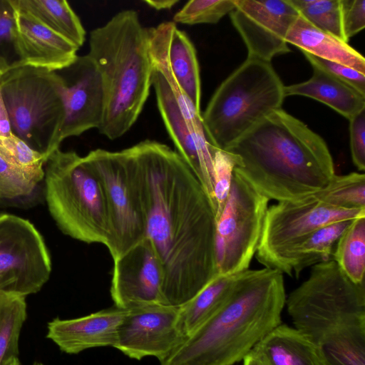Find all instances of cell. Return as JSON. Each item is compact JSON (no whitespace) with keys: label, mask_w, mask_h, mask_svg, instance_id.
Here are the masks:
<instances>
[{"label":"cell","mask_w":365,"mask_h":365,"mask_svg":"<svg viewBox=\"0 0 365 365\" xmlns=\"http://www.w3.org/2000/svg\"><path fill=\"white\" fill-rule=\"evenodd\" d=\"M26 317L25 297L0 293V365L19 359V340Z\"/></svg>","instance_id":"27"},{"label":"cell","mask_w":365,"mask_h":365,"mask_svg":"<svg viewBox=\"0 0 365 365\" xmlns=\"http://www.w3.org/2000/svg\"><path fill=\"white\" fill-rule=\"evenodd\" d=\"M239 273L217 274L194 297L179 307L178 325L187 339L224 304L235 286Z\"/></svg>","instance_id":"25"},{"label":"cell","mask_w":365,"mask_h":365,"mask_svg":"<svg viewBox=\"0 0 365 365\" xmlns=\"http://www.w3.org/2000/svg\"><path fill=\"white\" fill-rule=\"evenodd\" d=\"M152 87L158 108L176 152L190 168L209 197L215 212L212 160L215 150L205 134L200 111L178 86L153 69Z\"/></svg>","instance_id":"12"},{"label":"cell","mask_w":365,"mask_h":365,"mask_svg":"<svg viewBox=\"0 0 365 365\" xmlns=\"http://www.w3.org/2000/svg\"><path fill=\"white\" fill-rule=\"evenodd\" d=\"M12 133L9 117L0 86V138L10 136Z\"/></svg>","instance_id":"39"},{"label":"cell","mask_w":365,"mask_h":365,"mask_svg":"<svg viewBox=\"0 0 365 365\" xmlns=\"http://www.w3.org/2000/svg\"><path fill=\"white\" fill-rule=\"evenodd\" d=\"M269 202L233 173L228 197L216 221L217 274H233L249 269L261 239Z\"/></svg>","instance_id":"9"},{"label":"cell","mask_w":365,"mask_h":365,"mask_svg":"<svg viewBox=\"0 0 365 365\" xmlns=\"http://www.w3.org/2000/svg\"><path fill=\"white\" fill-rule=\"evenodd\" d=\"M225 150L236 157L234 173L277 202L312 196L335 175L324 140L282 108Z\"/></svg>","instance_id":"2"},{"label":"cell","mask_w":365,"mask_h":365,"mask_svg":"<svg viewBox=\"0 0 365 365\" xmlns=\"http://www.w3.org/2000/svg\"><path fill=\"white\" fill-rule=\"evenodd\" d=\"M9 65L6 58L0 55V78L9 68Z\"/></svg>","instance_id":"42"},{"label":"cell","mask_w":365,"mask_h":365,"mask_svg":"<svg viewBox=\"0 0 365 365\" xmlns=\"http://www.w3.org/2000/svg\"><path fill=\"white\" fill-rule=\"evenodd\" d=\"M178 314L179 307L163 304L127 309L114 348L131 359L154 356L161 362L187 339L180 329Z\"/></svg>","instance_id":"15"},{"label":"cell","mask_w":365,"mask_h":365,"mask_svg":"<svg viewBox=\"0 0 365 365\" xmlns=\"http://www.w3.org/2000/svg\"><path fill=\"white\" fill-rule=\"evenodd\" d=\"M289 1L312 25L346 42L342 31L340 0Z\"/></svg>","instance_id":"30"},{"label":"cell","mask_w":365,"mask_h":365,"mask_svg":"<svg viewBox=\"0 0 365 365\" xmlns=\"http://www.w3.org/2000/svg\"><path fill=\"white\" fill-rule=\"evenodd\" d=\"M43 179L44 170L23 169L0 156V201H13L31 195Z\"/></svg>","instance_id":"31"},{"label":"cell","mask_w":365,"mask_h":365,"mask_svg":"<svg viewBox=\"0 0 365 365\" xmlns=\"http://www.w3.org/2000/svg\"><path fill=\"white\" fill-rule=\"evenodd\" d=\"M285 306L324 365H365V282H354L331 259L312 267Z\"/></svg>","instance_id":"4"},{"label":"cell","mask_w":365,"mask_h":365,"mask_svg":"<svg viewBox=\"0 0 365 365\" xmlns=\"http://www.w3.org/2000/svg\"><path fill=\"white\" fill-rule=\"evenodd\" d=\"M113 263L110 295L116 307L163 304V272L147 238Z\"/></svg>","instance_id":"18"},{"label":"cell","mask_w":365,"mask_h":365,"mask_svg":"<svg viewBox=\"0 0 365 365\" xmlns=\"http://www.w3.org/2000/svg\"><path fill=\"white\" fill-rule=\"evenodd\" d=\"M0 86L12 133L48 158L61 143L66 115L62 76L15 61L0 78Z\"/></svg>","instance_id":"8"},{"label":"cell","mask_w":365,"mask_h":365,"mask_svg":"<svg viewBox=\"0 0 365 365\" xmlns=\"http://www.w3.org/2000/svg\"><path fill=\"white\" fill-rule=\"evenodd\" d=\"M312 67L319 68L365 96V74L342 64L302 52Z\"/></svg>","instance_id":"35"},{"label":"cell","mask_w":365,"mask_h":365,"mask_svg":"<svg viewBox=\"0 0 365 365\" xmlns=\"http://www.w3.org/2000/svg\"><path fill=\"white\" fill-rule=\"evenodd\" d=\"M126 312L115 306L79 318H56L48 323L46 337L70 354L91 348L114 347Z\"/></svg>","instance_id":"20"},{"label":"cell","mask_w":365,"mask_h":365,"mask_svg":"<svg viewBox=\"0 0 365 365\" xmlns=\"http://www.w3.org/2000/svg\"><path fill=\"white\" fill-rule=\"evenodd\" d=\"M11 365H21L20 361L19 359L16 360ZM33 365H43L41 362L36 361L34 363Z\"/></svg>","instance_id":"43"},{"label":"cell","mask_w":365,"mask_h":365,"mask_svg":"<svg viewBox=\"0 0 365 365\" xmlns=\"http://www.w3.org/2000/svg\"><path fill=\"white\" fill-rule=\"evenodd\" d=\"M237 159L234 154L216 148L212 160L213 195L216 221L228 197Z\"/></svg>","instance_id":"33"},{"label":"cell","mask_w":365,"mask_h":365,"mask_svg":"<svg viewBox=\"0 0 365 365\" xmlns=\"http://www.w3.org/2000/svg\"><path fill=\"white\" fill-rule=\"evenodd\" d=\"M52 269L45 241L28 220L0 215V293L26 297L39 292Z\"/></svg>","instance_id":"13"},{"label":"cell","mask_w":365,"mask_h":365,"mask_svg":"<svg viewBox=\"0 0 365 365\" xmlns=\"http://www.w3.org/2000/svg\"><path fill=\"white\" fill-rule=\"evenodd\" d=\"M283 274L263 267L240 272L221 308L161 365H233L282 324Z\"/></svg>","instance_id":"3"},{"label":"cell","mask_w":365,"mask_h":365,"mask_svg":"<svg viewBox=\"0 0 365 365\" xmlns=\"http://www.w3.org/2000/svg\"><path fill=\"white\" fill-rule=\"evenodd\" d=\"M148 53L152 68L175 83L200 111L201 83L195 48L173 21L147 28Z\"/></svg>","instance_id":"17"},{"label":"cell","mask_w":365,"mask_h":365,"mask_svg":"<svg viewBox=\"0 0 365 365\" xmlns=\"http://www.w3.org/2000/svg\"><path fill=\"white\" fill-rule=\"evenodd\" d=\"M312 68L313 74L309 80L284 86L285 97L302 96L313 98L348 120L365 109V96L328 73Z\"/></svg>","instance_id":"23"},{"label":"cell","mask_w":365,"mask_h":365,"mask_svg":"<svg viewBox=\"0 0 365 365\" xmlns=\"http://www.w3.org/2000/svg\"><path fill=\"white\" fill-rule=\"evenodd\" d=\"M286 41L314 56L338 63L365 74L364 57L348 43L324 32L300 15L292 24Z\"/></svg>","instance_id":"21"},{"label":"cell","mask_w":365,"mask_h":365,"mask_svg":"<svg viewBox=\"0 0 365 365\" xmlns=\"http://www.w3.org/2000/svg\"><path fill=\"white\" fill-rule=\"evenodd\" d=\"M43 25L71 41L78 48L86 40V31L78 16L66 0H11Z\"/></svg>","instance_id":"26"},{"label":"cell","mask_w":365,"mask_h":365,"mask_svg":"<svg viewBox=\"0 0 365 365\" xmlns=\"http://www.w3.org/2000/svg\"><path fill=\"white\" fill-rule=\"evenodd\" d=\"M332 259L354 282H365V216L351 220L336 244Z\"/></svg>","instance_id":"28"},{"label":"cell","mask_w":365,"mask_h":365,"mask_svg":"<svg viewBox=\"0 0 365 365\" xmlns=\"http://www.w3.org/2000/svg\"><path fill=\"white\" fill-rule=\"evenodd\" d=\"M12 6L15 17L12 44L20 64L57 72L75 61L79 48L28 12Z\"/></svg>","instance_id":"19"},{"label":"cell","mask_w":365,"mask_h":365,"mask_svg":"<svg viewBox=\"0 0 365 365\" xmlns=\"http://www.w3.org/2000/svg\"><path fill=\"white\" fill-rule=\"evenodd\" d=\"M252 351L267 365H324L317 346L287 324L273 329Z\"/></svg>","instance_id":"22"},{"label":"cell","mask_w":365,"mask_h":365,"mask_svg":"<svg viewBox=\"0 0 365 365\" xmlns=\"http://www.w3.org/2000/svg\"><path fill=\"white\" fill-rule=\"evenodd\" d=\"M84 158L103 190L110 225L106 247L115 260L146 237L138 190L123 150L109 151L99 148L91 150Z\"/></svg>","instance_id":"10"},{"label":"cell","mask_w":365,"mask_h":365,"mask_svg":"<svg viewBox=\"0 0 365 365\" xmlns=\"http://www.w3.org/2000/svg\"><path fill=\"white\" fill-rule=\"evenodd\" d=\"M321 202L341 210H365V175L353 172L332 178L329 184L314 195Z\"/></svg>","instance_id":"29"},{"label":"cell","mask_w":365,"mask_h":365,"mask_svg":"<svg viewBox=\"0 0 365 365\" xmlns=\"http://www.w3.org/2000/svg\"><path fill=\"white\" fill-rule=\"evenodd\" d=\"M143 3L146 4L148 6L158 10H166L172 9L177 4L178 0H144Z\"/></svg>","instance_id":"40"},{"label":"cell","mask_w":365,"mask_h":365,"mask_svg":"<svg viewBox=\"0 0 365 365\" xmlns=\"http://www.w3.org/2000/svg\"><path fill=\"white\" fill-rule=\"evenodd\" d=\"M284 86L271 62L247 58L216 89L201 114L210 143L225 150L282 108Z\"/></svg>","instance_id":"6"},{"label":"cell","mask_w":365,"mask_h":365,"mask_svg":"<svg viewBox=\"0 0 365 365\" xmlns=\"http://www.w3.org/2000/svg\"><path fill=\"white\" fill-rule=\"evenodd\" d=\"M43 180L48 209L60 230L107 247L110 225L103 190L84 156L56 149L45 163Z\"/></svg>","instance_id":"7"},{"label":"cell","mask_w":365,"mask_h":365,"mask_svg":"<svg viewBox=\"0 0 365 365\" xmlns=\"http://www.w3.org/2000/svg\"><path fill=\"white\" fill-rule=\"evenodd\" d=\"M351 220L332 222L314 231L287 255L278 271L298 278L307 267L331 259L338 240Z\"/></svg>","instance_id":"24"},{"label":"cell","mask_w":365,"mask_h":365,"mask_svg":"<svg viewBox=\"0 0 365 365\" xmlns=\"http://www.w3.org/2000/svg\"><path fill=\"white\" fill-rule=\"evenodd\" d=\"M365 210L329 206L314 195L269 206L255 254L264 267L278 271L287 255L317 230L328 224L364 217Z\"/></svg>","instance_id":"11"},{"label":"cell","mask_w":365,"mask_h":365,"mask_svg":"<svg viewBox=\"0 0 365 365\" xmlns=\"http://www.w3.org/2000/svg\"><path fill=\"white\" fill-rule=\"evenodd\" d=\"M230 13L233 26L247 49V58L271 62L290 52L286 41L289 29L299 14L289 0H235Z\"/></svg>","instance_id":"14"},{"label":"cell","mask_w":365,"mask_h":365,"mask_svg":"<svg viewBox=\"0 0 365 365\" xmlns=\"http://www.w3.org/2000/svg\"><path fill=\"white\" fill-rule=\"evenodd\" d=\"M235 0H190L173 16L175 24H216L235 9Z\"/></svg>","instance_id":"32"},{"label":"cell","mask_w":365,"mask_h":365,"mask_svg":"<svg viewBox=\"0 0 365 365\" xmlns=\"http://www.w3.org/2000/svg\"><path fill=\"white\" fill-rule=\"evenodd\" d=\"M14 29V9L11 0H0V46L12 43Z\"/></svg>","instance_id":"38"},{"label":"cell","mask_w":365,"mask_h":365,"mask_svg":"<svg viewBox=\"0 0 365 365\" xmlns=\"http://www.w3.org/2000/svg\"><path fill=\"white\" fill-rule=\"evenodd\" d=\"M145 216L146 237L163 272V304L180 307L216 275V217L202 185L181 156L145 140L123 149Z\"/></svg>","instance_id":"1"},{"label":"cell","mask_w":365,"mask_h":365,"mask_svg":"<svg viewBox=\"0 0 365 365\" xmlns=\"http://www.w3.org/2000/svg\"><path fill=\"white\" fill-rule=\"evenodd\" d=\"M243 365H267L258 355L250 351L242 360Z\"/></svg>","instance_id":"41"},{"label":"cell","mask_w":365,"mask_h":365,"mask_svg":"<svg viewBox=\"0 0 365 365\" xmlns=\"http://www.w3.org/2000/svg\"><path fill=\"white\" fill-rule=\"evenodd\" d=\"M342 31L346 42L365 27V0H340Z\"/></svg>","instance_id":"36"},{"label":"cell","mask_w":365,"mask_h":365,"mask_svg":"<svg viewBox=\"0 0 365 365\" xmlns=\"http://www.w3.org/2000/svg\"><path fill=\"white\" fill-rule=\"evenodd\" d=\"M350 150L354 165L365 170V109L349 120Z\"/></svg>","instance_id":"37"},{"label":"cell","mask_w":365,"mask_h":365,"mask_svg":"<svg viewBox=\"0 0 365 365\" xmlns=\"http://www.w3.org/2000/svg\"><path fill=\"white\" fill-rule=\"evenodd\" d=\"M0 156L9 163L26 170H44L47 158L11 134L0 138Z\"/></svg>","instance_id":"34"},{"label":"cell","mask_w":365,"mask_h":365,"mask_svg":"<svg viewBox=\"0 0 365 365\" xmlns=\"http://www.w3.org/2000/svg\"><path fill=\"white\" fill-rule=\"evenodd\" d=\"M87 54L97 66L106 90L104 118L98 131L115 140L135 124L152 87L147 28L135 11H120L91 31Z\"/></svg>","instance_id":"5"},{"label":"cell","mask_w":365,"mask_h":365,"mask_svg":"<svg viewBox=\"0 0 365 365\" xmlns=\"http://www.w3.org/2000/svg\"><path fill=\"white\" fill-rule=\"evenodd\" d=\"M64 81L66 115L61 140L78 136L102 125L106 90L101 74L86 54L76 58L67 68L57 71Z\"/></svg>","instance_id":"16"}]
</instances>
